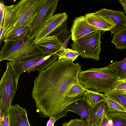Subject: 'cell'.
Returning <instances> with one entry per match:
<instances>
[{"instance_id":"obj_16","label":"cell","mask_w":126,"mask_h":126,"mask_svg":"<svg viewBox=\"0 0 126 126\" xmlns=\"http://www.w3.org/2000/svg\"><path fill=\"white\" fill-rule=\"evenodd\" d=\"M58 58L59 56L55 54H48L28 69L26 72L29 73L33 70H36L39 72L44 70L57 61Z\"/></svg>"},{"instance_id":"obj_15","label":"cell","mask_w":126,"mask_h":126,"mask_svg":"<svg viewBox=\"0 0 126 126\" xmlns=\"http://www.w3.org/2000/svg\"><path fill=\"white\" fill-rule=\"evenodd\" d=\"M91 108L84 101L81 100L75 101L69 105L66 109L65 111H71L79 115L80 119H87Z\"/></svg>"},{"instance_id":"obj_11","label":"cell","mask_w":126,"mask_h":126,"mask_svg":"<svg viewBox=\"0 0 126 126\" xmlns=\"http://www.w3.org/2000/svg\"><path fill=\"white\" fill-rule=\"evenodd\" d=\"M8 115L10 126H31L28 121L26 109L18 104L11 106Z\"/></svg>"},{"instance_id":"obj_39","label":"cell","mask_w":126,"mask_h":126,"mask_svg":"<svg viewBox=\"0 0 126 126\" xmlns=\"http://www.w3.org/2000/svg\"><path fill=\"white\" fill-rule=\"evenodd\" d=\"M125 93V95H126V93Z\"/></svg>"},{"instance_id":"obj_30","label":"cell","mask_w":126,"mask_h":126,"mask_svg":"<svg viewBox=\"0 0 126 126\" xmlns=\"http://www.w3.org/2000/svg\"><path fill=\"white\" fill-rule=\"evenodd\" d=\"M114 89L123 93H126V79H119Z\"/></svg>"},{"instance_id":"obj_38","label":"cell","mask_w":126,"mask_h":126,"mask_svg":"<svg viewBox=\"0 0 126 126\" xmlns=\"http://www.w3.org/2000/svg\"><path fill=\"white\" fill-rule=\"evenodd\" d=\"M120 79H126V70L123 74L122 75V77L120 78Z\"/></svg>"},{"instance_id":"obj_33","label":"cell","mask_w":126,"mask_h":126,"mask_svg":"<svg viewBox=\"0 0 126 126\" xmlns=\"http://www.w3.org/2000/svg\"><path fill=\"white\" fill-rule=\"evenodd\" d=\"M0 126H10L9 115L0 119Z\"/></svg>"},{"instance_id":"obj_37","label":"cell","mask_w":126,"mask_h":126,"mask_svg":"<svg viewBox=\"0 0 126 126\" xmlns=\"http://www.w3.org/2000/svg\"><path fill=\"white\" fill-rule=\"evenodd\" d=\"M3 26L0 27V44L2 41H3Z\"/></svg>"},{"instance_id":"obj_25","label":"cell","mask_w":126,"mask_h":126,"mask_svg":"<svg viewBox=\"0 0 126 126\" xmlns=\"http://www.w3.org/2000/svg\"><path fill=\"white\" fill-rule=\"evenodd\" d=\"M107 66L120 78L126 70V57L120 61L113 62Z\"/></svg>"},{"instance_id":"obj_14","label":"cell","mask_w":126,"mask_h":126,"mask_svg":"<svg viewBox=\"0 0 126 126\" xmlns=\"http://www.w3.org/2000/svg\"><path fill=\"white\" fill-rule=\"evenodd\" d=\"M107 105L106 102H101L91 107L85 121L92 126H96L103 115L107 113Z\"/></svg>"},{"instance_id":"obj_8","label":"cell","mask_w":126,"mask_h":126,"mask_svg":"<svg viewBox=\"0 0 126 126\" xmlns=\"http://www.w3.org/2000/svg\"><path fill=\"white\" fill-rule=\"evenodd\" d=\"M68 16L66 12L52 16L42 25L34 40L36 44L49 35L57 28L66 21Z\"/></svg>"},{"instance_id":"obj_7","label":"cell","mask_w":126,"mask_h":126,"mask_svg":"<svg viewBox=\"0 0 126 126\" xmlns=\"http://www.w3.org/2000/svg\"><path fill=\"white\" fill-rule=\"evenodd\" d=\"M58 0H46L36 15L29 28L28 35L33 40L36 36L42 25L53 16L56 10Z\"/></svg>"},{"instance_id":"obj_27","label":"cell","mask_w":126,"mask_h":126,"mask_svg":"<svg viewBox=\"0 0 126 126\" xmlns=\"http://www.w3.org/2000/svg\"><path fill=\"white\" fill-rule=\"evenodd\" d=\"M86 90V89L79 83L71 87L67 93V96L70 98L77 97L83 95Z\"/></svg>"},{"instance_id":"obj_23","label":"cell","mask_w":126,"mask_h":126,"mask_svg":"<svg viewBox=\"0 0 126 126\" xmlns=\"http://www.w3.org/2000/svg\"><path fill=\"white\" fill-rule=\"evenodd\" d=\"M104 94L119 104L126 110V95L124 93L113 89Z\"/></svg>"},{"instance_id":"obj_4","label":"cell","mask_w":126,"mask_h":126,"mask_svg":"<svg viewBox=\"0 0 126 126\" xmlns=\"http://www.w3.org/2000/svg\"><path fill=\"white\" fill-rule=\"evenodd\" d=\"M46 1L21 0L14 5V18L10 26L3 34V40L17 28L22 27L30 28Z\"/></svg>"},{"instance_id":"obj_32","label":"cell","mask_w":126,"mask_h":126,"mask_svg":"<svg viewBox=\"0 0 126 126\" xmlns=\"http://www.w3.org/2000/svg\"><path fill=\"white\" fill-rule=\"evenodd\" d=\"M4 5L2 1L0 3V27L3 26L4 19Z\"/></svg>"},{"instance_id":"obj_28","label":"cell","mask_w":126,"mask_h":126,"mask_svg":"<svg viewBox=\"0 0 126 126\" xmlns=\"http://www.w3.org/2000/svg\"><path fill=\"white\" fill-rule=\"evenodd\" d=\"M107 105V113L113 112H124L126 113V110L119 104L106 97L105 101Z\"/></svg>"},{"instance_id":"obj_26","label":"cell","mask_w":126,"mask_h":126,"mask_svg":"<svg viewBox=\"0 0 126 126\" xmlns=\"http://www.w3.org/2000/svg\"><path fill=\"white\" fill-rule=\"evenodd\" d=\"M79 55L78 53L72 49H64L59 55L58 60L59 61H74Z\"/></svg>"},{"instance_id":"obj_22","label":"cell","mask_w":126,"mask_h":126,"mask_svg":"<svg viewBox=\"0 0 126 126\" xmlns=\"http://www.w3.org/2000/svg\"><path fill=\"white\" fill-rule=\"evenodd\" d=\"M70 32V31H68L67 30V23L65 21L51 32L48 36H56L59 41L63 44Z\"/></svg>"},{"instance_id":"obj_24","label":"cell","mask_w":126,"mask_h":126,"mask_svg":"<svg viewBox=\"0 0 126 126\" xmlns=\"http://www.w3.org/2000/svg\"><path fill=\"white\" fill-rule=\"evenodd\" d=\"M14 5L10 6L4 5V16L3 24V34L11 24L14 18Z\"/></svg>"},{"instance_id":"obj_17","label":"cell","mask_w":126,"mask_h":126,"mask_svg":"<svg viewBox=\"0 0 126 126\" xmlns=\"http://www.w3.org/2000/svg\"><path fill=\"white\" fill-rule=\"evenodd\" d=\"M106 97L104 94L86 89L82 100L86 102L90 107H91L101 102L105 101Z\"/></svg>"},{"instance_id":"obj_12","label":"cell","mask_w":126,"mask_h":126,"mask_svg":"<svg viewBox=\"0 0 126 126\" xmlns=\"http://www.w3.org/2000/svg\"><path fill=\"white\" fill-rule=\"evenodd\" d=\"M63 44L56 36H49L36 44V47L43 54L58 55Z\"/></svg>"},{"instance_id":"obj_2","label":"cell","mask_w":126,"mask_h":126,"mask_svg":"<svg viewBox=\"0 0 126 126\" xmlns=\"http://www.w3.org/2000/svg\"><path fill=\"white\" fill-rule=\"evenodd\" d=\"M120 79L107 66L81 71L78 76L79 83L85 89L104 93L113 90Z\"/></svg>"},{"instance_id":"obj_6","label":"cell","mask_w":126,"mask_h":126,"mask_svg":"<svg viewBox=\"0 0 126 126\" xmlns=\"http://www.w3.org/2000/svg\"><path fill=\"white\" fill-rule=\"evenodd\" d=\"M101 33L97 30L76 39L71 44L72 49L83 58L98 61L101 50Z\"/></svg>"},{"instance_id":"obj_21","label":"cell","mask_w":126,"mask_h":126,"mask_svg":"<svg viewBox=\"0 0 126 126\" xmlns=\"http://www.w3.org/2000/svg\"><path fill=\"white\" fill-rule=\"evenodd\" d=\"M111 43L120 49L126 48V28L114 34Z\"/></svg>"},{"instance_id":"obj_29","label":"cell","mask_w":126,"mask_h":126,"mask_svg":"<svg viewBox=\"0 0 126 126\" xmlns=\"http://www.w3.org/2000/svg\"><path fill=\"white\" fill-rule=\"evenodd\" d=\"M62 126H92L84 120L76 119H72L62 124ZM96 126V125L94 126Z\"/></svg>"},{"instance_id":"obj_10","label":"cell","mask_w":126,"mask_h":126,"mask_svg":"<svg viewBox=\"0 0 126 126\" xmlns=\"http://www.w3.org/2000/svg\"><path fill=\"white\" fill-rule=\"evenodd\" d=\"M98 30L90 25L85 16L76 17L70 28L71 38L73 42L88 34Z\"/></svg>"},{"instance_id":"obj_34","label":"cell","mask_w":126,"mask_h":126,"mask_svg":"<svg viewBox=\"0 0 126 126\" xmlns=\"http://www.w3.org/2000/svg\"><path fill=\"white\" fill-rule=\"evenodd\" d=\"M57 121L56 119L54 117H50L49 120L47 123L46 126H54V123Z\"/></svg>"},{"instance_id":"obj_31","label":"cell","mask_w":126,"mask_h":126,"mask_svg":"<svg viewBox=\"0 0 126 126\" xmlns=\"http://www.w3.org/2000/svg\"><path fill=\"white\" fill-rule=\"evenodd\" d=\"M107 113L104 114L96 125V126H112L111 120L108 118Z\"/></svg>"},{"instance_id":"obj_1","label":"cell","mask_w":126,"mask_h":126,"mask_svg":"<svg viewBox=\"0 0 126 126\" xmlns=\"http://www.w3.org/2000/svg\"><path fill=\"white\" fill-rule=\"evenodd\" d=\"M81 67L71 61L57 60L39 72L33 81L32 96L41 116H53L57 120L67 116L65 110L69 105L82 99L83 95L75 98L67 96L71 87L79 83L78 76Z\"/></svg>"},{"instance_id":"obj_5","label":"cell","mask_w":126,"mask_h":126,"mask_svg":"<svg viewBox=\"0 0 126 126\" xmlns=\"http://www.w3.org/2000/svg\"><path fill=\"white\" fill-rule=\"evenodd\" d=\"M6 65V70L0 81V119L8 115L20 76L16 73L12 62H7Z\"/></svg>"},{"instance_id":"obj_9","label":"cell","mask_w":126,"mask_h":126,"mask_svg":"<svg viewBox=\"0 0 126 126\" xmlns=\"http://www.w3.org/2000/svg\"><path fill=\"white\" fill-rule=\"evenodd\" d=\"M95 12L115 24V27L110 31L111 34H114L126 28V16L123 11L103 8Z\"/></svg>"},{"instance_id":"obj_35","label":"cell","mask_w":126,"mask_h":126,"mask_svg":"<svg viewBox=\"0 0 126 126\" xmlns=\"http://www.w3.org/2000/svg\"><path fill=\"white\" fill-rule=\"evenodd\" d=\"M71 36V34L67 38L64 43L63 44L60 51H63L64 49L67 48V45L70 39V38Z\"/></svg>"},{"instance_id":"obj_18","label":"cell","mask_w":126,"mask_h":126,"mask_svg":"<svg viewBox=\"0 0 126 126\" xmlns=\"http://www.w3.org/2000/svg\"><path fill=\"white\" fill-rule=\"evenodd\" d=\"M48 54H42L29 59L14 64L15 70L17 74L20 76L30 67L34 65Z\"/></svg>"},{"instance_id":"obj_3","label":"cell","mask_w":126,"mask_h":126,"mask_svg":"<svg viewBox=\"0 0 126 126\" xmlns=\"http://www.w3.org/2000/svg\"><path fill=\"white\" fill-rule=\"evenodd\" d=\"M43 54L34 40L28 36L23 40L4 42L0 52V61L8 60L15 64Z\"/></svg>"},{"instance_id":"obj_19","label":"cell","mask_w":126,"mask_h":126,"mask_svg":"<svg viewBox=\"0 0 126 126\" xmlns=\"http://www.w3.org/2000/svg\"><path fill=\"white\" fill-rule=\"evenodd\" d=\"M29 29V27H25L17 28L4 39L3 41L4 42L23 40L28 36Z\"/></svg>"},{"instance_id":"obj_36","label":"cell","mask_w":126,"mask_h":126,"mask_svg":"<svg viewBox=\"0 0 126 126\" xmlns=\"http://www.w3.org/2000/svg\"><path fill=\"white\" fill-rule=\"evenodd\" d=\"M119 1L123 7L125 13L126 14V0H120Z\"/></svg>"},{"instance_id":"obj_20","label":"cell","mask_w":126,"mask_h":126,"mask_svg":"<svg viewBox=\"0 0 126 126\" xmlns=\"http://www.w3.org/2000/svg\"><path fill=\"white\" fill-rule=\"evenodd\" d=\"M107 114L111 121L112 126H126V113L113 112H109Z\"/></svg>"},{"instance_id":"obj_13","label":"cell","mask_w":126,"mask_h":126,"mask_svg":"<svg viewBox=\"0 0 126 126\" xmlns=\"http://www.w3.org/2000/svg\"><path fill=\"white\" fill-rule=\"evenodd\" d=\"M85 16L90 25L102 31H110L116 26L114 22L105 18L95 12L87 14Z\"/></svg>"}]
</instances>
